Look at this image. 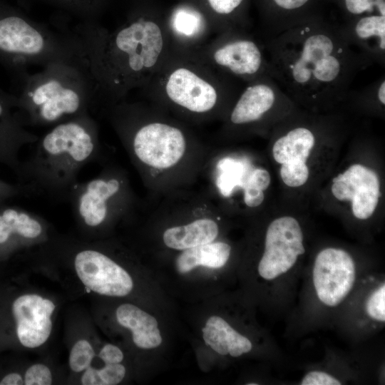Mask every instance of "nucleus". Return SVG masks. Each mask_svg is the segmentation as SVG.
I'll use <instances>...</instances> for the list:
<instances>
[{
  "mask_svg": "<svg viewBox=\"0 0 385 385\" xmlns=\"http://www.w3.org/2000/svg\"><path fill=\"white\" fill-rule=\"evenodd\" d=\"M361 304L362 316L369 322L384 326L385 324V282L374 281L366 291Z\"/></svg>",
  "mask_w": 385,
  "mask_h": 385,
  "instance_id": "obj_25",
  "label": "nucleus"
},
{
  "mask_svg": "<svg viewBox=\"0 0 385 385\" xmlns=\"http://www.w3.org/2000/svg\"><path fill=\"white\" fill-rule=\"evenodd\" d=\"M192 53L218 73L240 83L272 77L262 39L244 29L220 33L210 44Z\"/></svg>",
  "mask_w": 385,
  "mask_h": 385,
  "instance_id": "obj_8",
  "label": "nucleus"
},
{
  "mask_svg": "<svg viewBox=\"0 0 385 385\" xmlns=\"http://www.w3.org/2000/svg\"><path fill=\"white\" fill-rule=\"evenodd\" d=\"M175 260L178 273L185 274L199 266L219 269L228 262L232 248L224 242H211L182 250Z\"/></svg>",
  "mask_w": 385,
  "mask_h": 385,
  "instance_id": "obj_22",
  "label": "nucleus"
},
{
  "mask_svg": "<svg viewBox=\"0 0 385 385\" xmlns=\"http://www.w3.org/2000/svg\"><path fill=\"white\" fill-rule=\"evenodd\" d=\"M73 262L81 282L97 294L124 297L133 288L129 273L101 251L83 249L75 255Z\"/></svg>",
  "mask_w": 385,
  "mask_h": 385,
  "instance_id": "obj_13",
  "label": "nucleus"
},
{
  "mask_svg": "<svg viewBox=\"0 0 385 385\" xmlns=\"http://www.w3.org/2000/svg\"><path fill=\"white\" fill-rule=\"evenodd\" d=\"M346 41L371 65L385 66V15L370 14L338 26Z\"/></svg>",
  "mask_w": 385,
  "mask_h": 385,
  "instance_id": "obj_17",
  "label": "nucleus"
},
{
  "mask_svg": "<svg viewBox=\"0 0 385 385\" xmlns=\"http://www.w3.org/2000/svg\"><path fill=\"white\" fill-rule=\"evenodd\" d=\"M316 143L314 129L306 124L289 127L274 141L272 155L281 164L280 176L282 180L299 184L309 178V171L306 164Z\"/></svg>",
  "mask_w": 385,
  "mask_h": 385,
  "instance_id": "obj_15",
  "label": "nucleus"
},
{
  "mask_svg": "<svg viewBox=\"0 0 385 385\" xmlns=\"http://www.w3.org/2000/svg\"><path fill=\"white\" fill-rule=\"evenodd\" d=\"M19 168L27 192L53 202H68L81 169L100 149L98 127L91 113L59 123L33 144Z\"/></svg>",
  "mask_w": 385,
  "mask_h": 385,
  "instance_id": "obj_3",
  "label": "nucleus"
},
{
  "mask_svg": "<svg viewBox=\"0 0 385 385\" xmlns=\"http://www.w3.org/2000/svg\"><path fill=\"white\" fill-rule=\"evenodd\" d=\"M331 190L336 199L351 201L354 216L367 220L374 212L381 196L377 174L360 164H354L333 179Z\"/></svg>",
  "mask_w": 385,
  "mask_h": 385,
  "instance_id": "obj_14",
  "label": "nucleus"
},
{
  "mask_svg": "<svg viewBox=\"0 0 385 385\" xmlns=\"http://www.w3.org/2000/svg\"><path fill=\"white\" fill-rule=\"evenodd\" d=\"M125 195L123 180L116 173L103 172L85 183H78L68 202L78 220L88 228L105 224L115 212L122 211V195Z\"/></svg>",
  "mask_w": 385,
  "mask_h": 385,
  "instance_id": "obj_11",
  "label": "nucleus"
},
{
  "mask_svg": "<svg viewBox=\"0 0 385 385\" xmlns=\"http://www.w3.org/2000/svg\"><path fill=\"white\" fill-rule=\"evenodd\" d=\"M271 181L269 172L263 168H256L250 175L244 188V202L250 207L260 205L264 199V190Z\"/></svg>",
  "mask_w": 385,
  "mask_h": 385,
  "instance_id": "obj_27",
  "label": "nucleus"
},
{
  "mask_svg": "<svg viewBox=\"0 0 385 385\" xmlns=\"http://www.w3.org/2000/svg\"><path fill=\"white\" fill-rule=\"evenodd\" d=\"M272 78L295 102L313 109L346 99L356 75L371 64L320 17L262 40Z\"/></svg>",
  "mask_w": 385,
  "mask_h": 385,
  "instance_id": "obj_1",
  "label": "nucleus"
},
{
  "mask_svg": "<svg viewBox=\"0 0 385 385\" xmlns=\"http://www.w3.org/2000/svg\"><path fill=\"white\" fill-rule=\"evenodd\" d=\"M343 5L351 19L375 14L374 11L385 15V0H343Z\"/></svg>",
  "mask_w": 385,
  "mask_h": 385,
  "instance_id": "obj_29",
  "label": "nucleus"
},
{
  "mask_svg": "<svg viewBox=\"0 0 385 385\" xmlns=\"http://www.w3.org/2000/svg\"><path fill=\"white\" fill-rule=\"evenodd\" d=\"M293 101L270 76L245 84L235 98L230 114L232 125L256 124L277 110L292 108Z\"/></svg>",
  "mask_w": 385,
  "mask_h": 385,
  "instance_id": "obj_12",
  "label": "nucleus"
},
{
  "mask_svg": "<svg viewBox=\"0 0 385 385\" xmlns=\"http://www.w3.org/2000/svg\"><path fill=\"white\" fill-rule=\"evenodd\" d=\"M0 56L17 69L20 77L33 66L85 57L72 31H56L24 13L0 4Z\"/></svg>",
  "mask_w": 385,
  "mask_h": 385,
  "instance_id": "obj_6",
  "label": "nucleus"
},
{
  "mask_svg": "<svg viewBox=\"0 0 385 385\" xmlns=\"http://www.w3.org/2000/svg\"><path fill=\"white\" fill-rule=\"evenodd\" d=\"M24 125L53 126L95 108L96 85L85 57L53 62L21 76Z\"/></svg>",
  "mask_w": 385,
  "mask_h": 385,
  "instance_id": "obj_4",
  "label": "nucleus"
},
{
  "mask_svg": "<svg viewBox=\"0 0 385 385\" xmlns=\"http://www.w3.org/2000/svg\"><path fill=\"white\" fill-rule=\"evenodd\" d=\"M240 82L227 77L192 52H171L143 88L155 90L168 103L188 112L204 114L220 103L236 98Z\"/></svg>",
  "mask_w": 385,
  "mask_h": 385,
  "instance_id": "obj_5",
  "label": "nucleus"
},
{
  "mask_svg": "<svg viewBox=\"0 0 385 385\" xmlns=\"http://www.w3.org/2000/svg\"><path fill=\"white\" fill-rule=\"evenodd\" d=\"M115 316L122 327L130 330L133 342L138 348L151 349L161 344L163 338L153 316L132 304L120 305Z\"/></svg>",
  "mask_w": 385,
  "mask_h": 385,
  "instance_id": "obj_20",
  "label": "nucleus"
},
{
  "mask_svg": "<svg viewBox=\"0 0 385 385\" xmlns=\"http://www.w3.org/2000/svg\"><path fill=\"white\" fill-rule=\"evenodd\" d=\"M94 356L91 344L86 339L78 340L70 351L69 366L74 372L83 371L90 366Z\"/></svg>",
  "mask_w": 385,
  "mask_h": 385,
  "instance_id": "obj_28",
  "label": "nucleus"
},
{
  "mask_svg": "<svg viewBox=\"0 0 385 385\" xmlns=\"http://www.w3.org/2000/svg\"><path fill=\"white\" fill-rule=\"evenodd\" d=\"M359 276L355 260L347 251L326 247L318 252L311 270L314 298L327 310L339 308L353 294Z\"/></svg>",
  "mask_w": 385,
  "mask_h": 385,
  "instance_id": "obj_9",
  "label": "nucleus"
},
{
  "mask_svg": "<svg viewBox=\"0 0 385 385\" xmlns=\"http://www.w3.org/2000/svg\"><path fill=\"white\" fill-rule=\"evenodd\" d=\"M202 333L205 343L222 356L238 358L250 353L253 349L250 338L217 315H212L207 319Z\"/></svg>",
  "mask_w": 385,
  "mask_h": 385,
  "instance_id": "obj_19",
  "label": "nucleus"
},
{
  "mask_svg": "<svg viewBox=\"0 0 385 385\" xmlns=\"http://www.w3.org/2000/svg\"><path fill=\"white\" fill-rule=\"evenodd\" d=\"M219 234L217 222L210 218H200L190 223L169 227L163 235L169 248L184 250L215 241Z\"/></svg>",
  "mask_w": 385,
  "mask_h": 385,
  "instance_id": "obj_21",
  "label": "nucleus"
},
{
  "mask_svg": "<svg viewBox=\"0 0 385 385\" xmlns=\"http://www.w3.org/2000/svg\"><path fill=\"white\" fill-rule=\"evenodd\" d=\"M77 36L96 85L95 108L124 100L143 88L171 53L166 26L132 13L112 31L98 22L78 21Z\"/></svg>",
  "mask_w": 385,
  "mask_h": 385,
  "instance_id": "obj_2",
  "label": "nucleus"
},
{
  "mask_svg": "<svg viewBox=\"0 0 385 385\" xmlns=\"http://www.w3.org/2000/svg\"><path fill=\"white\" fill-rule=\"evenodd\" d=\"M304 253V235L298 220L291 216L277 217L267 227L257 275L266 283H279L292 273Z\"/></svg>",
  "mask_w": 385,
  "mask_h": 385,
  "instance_id": "obj_10",
  "label": "nucleus"
},
{
  "mask_svg": "<svg viewBox=\"0 0 385 385\" xmlns=\"http://www.w3.org/2000/svg\"><path fill=\"white\" fill-rule=\"evenodd\" d=\"M244 1L245 0H206L212 13L220 18L219 34L230 29H244L235 18L236 12L240 10Z\"/></svg>",
  "mask_w": 385,
  "mask_h": 385,
  "instance_id": "obj_26",
  "label": "nucleus"
},
{
  "mask_svg": "<svg viewBox=\"0 0 385 385\" xmlns=\"http://www.w3.org/2000/svg\"><path fill=\"white\" fill-rule=\"evenodd\" d=\"M99 385H115L119 384L125 375V366L119 364H105L101 369H96Z\"/></svg>",
  "mask_w": 385,
  "mask_h": 385,
  "instance_id": "obj_31",
  "label": "nucleus"
},
{
  "mask_svg": "<svg viewBox=\"0 0 385 385\" xmlns=\"http://www.w3.org/2000/svg\"><path fill=\"white\" fill-rule=\"evenodd\" d=\"M102 110L108 113L113 124L141 163L167 169L183 157L187 139L178 127L161 121L137 123L118 103Z\"/></svg>",
  "mask_w": 385,
  "mask_h": 385,
  "instance_id": "obj_7",
  "label": "nucleus"
},
{
  "mask_svg": "<svg viewBox=\"0 0 385 385\" xmlns=\"http://www.w3.org/2000/svg\"><path fill=\"white\" fill-rule=\"evenodd\" d=\"M24 384L22 376L17 373L6 375L0 381V385H21Z\"/></svg>",
  "mask_w": 385,
  "mask_h": 385,
  "instance_id": "obj_34",
  "label": "nucleus"
},
{
  "mask_svg": "<svg viewBox=\"0 0 385 385\" xmlns=\"http://www.w3.org/2000/svg\"><path fill=\"white\" fill-rule=\"evenodd\" d=\"M44 222L37 215L26 210L7 207L0 213V245L12 235L24 240H38L43 235Z\"/></svg>",
  "mask_w": 385,
  "mask_h": 385,
  "instance_id": "obj_23",
  "label": "nucleus"
},
{
  "mask_svg": "<svg viewBox=\"0 0 385 385\" xmlns=\"http://www.w3.org/2000/svg\"><path fill=\"white\" fill-rule=\"evenodd\" d=\"M209 28L200 12L185 6L173 11L166 26L171 44L176 46V51L183 52H193L201 48Z\"/></svg>",
  "mask_w": 385,
  "mask_h": 385,
  "instance_id": "obj_18",
  "label": "nucleus"
},
{
  "mask_svg": "<svg viewBox=\"0 0 385 385\" xmlns=\"http://www.w3.org/2000/svg\"><path fill=\"white\" fill-rule=\"evenodd\" d=\"M99 357L105 364H119L123 360L124 356L117 346L107 344L100 351Z\"/></svg>",
  "mask_w": 385,
  "mask_h": 385,
  "instance_id": "obj_33",
  "label": "nucleus"
},
{
  "mask_svg": "<svg viewBox=\"0 0 385 385\" xmlns=\"http://www.w3.org/2000/svg\"><path fill=\"white\" fill-rule=\"evenodd\" d=\"M343 381L330 371L313 369L307 371L299 381L301 385H340Z\"/></svg>",
  "mask_w": 385,
  "mask_h": 385,
  "instance_id": "obj_30",
  "label": "nucleus"
},
{
  "mask_svg": "<svg viewBox=\"0 0 385 385\" xmlns=\"http://www.w3.org/2000/svg\"><path fill=\"white\" fill-rule=\"evenodd\" d=\"M52 381L51 370L42 364L31 366L25 373L24 384L26 385H50Z\"/></svg>",
  "mask_w": 385,
  "mask_h": 385,
  "instance_id": "obj_32",
  "label": "nucleus"
},
{
  "mask_svg": "<svg viewBox=\"0 0 385 385\" xmlns=\"http://www.w3.org/2000/svg\"><path fill=\"white\" fill-rule=\"evenodd\" d=\"M54 309L51 300L35 294H24L14 300L12 312L16 323V334L23 346L36 348L48 340Z\"/></svg>",
  "mask_w": 385,
  "mask_h": 385,
  "instance_id": "obj_16",
  "label": "nucleus"
},
{
  "mask_svg": "<svg viewBox=\"0 0 385 385\" xmlns=\"http://www.w3.org/2000/svg\"><path fill=\"white\" fill-rule=\"evenodd\" d=\"M51 6L81 22H98L109 0H38Z\"/></svg>",
  "mask_w": 385,
  "mask_h": 385,
  "instance_id": "obj_24",
  "label": "nucleus"
}]
</instances>
